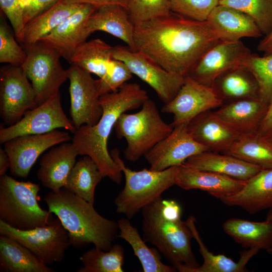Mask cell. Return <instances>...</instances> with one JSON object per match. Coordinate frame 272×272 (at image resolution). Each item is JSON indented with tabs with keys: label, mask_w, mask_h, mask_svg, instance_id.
<instances>
[{
	"label": "cell",
	"mask_w": 272,
	"mask_h": 272,
	"mask_svg": "<svg viewBox=\"0 0 272 272\" xmlns=\"http://www.w3.org/2000/svg\"><path fill=\"white\" fill-rule=\"evenodd\" d=\"M70 3L77 4H88L97 9L106 6L119 5L128 11L127 0H66Z\"/></svg>",
	"instance_id": "cell-45"
},
{
	"label": "cell",
	"mask_w": 272,
	"mask_h": 272,
	"mask_svg": "<svg viewBox=\"0 0 272 272\" xmlns=\"http://www.w3.org/2000/svg\"><path fill=\"white\" fill-rule=\"evenodd\" d=\"M81 5L59 0L25 25L22 43L30 44L40 41L75 12Z\"/></svg>",
	"instance_id": "cell-31"
},
{
	"label": "cell",
	"mask_w": 272,
	"mask_h": 272,
	"mask_svg": "<svg viewBox=\"0 0 272 272\" xmlns=\"http://www.w3.org/2000/svg\"><path fill=\"white\" fill-rule=\"evenodd\" d=\"M44 200L48 211L68 231L74 248L80 249L93 244L108 251L118 237L117 222L102 216L94 205L63 187L57 192H48Z\"/></svg>",
	"instance_id": "cell-4"
},
{
	"label": "cell",
	"mask_w": 272,
	"mask_h": 272,
	"mask_svg": "<svg viewBox=\"0 0 272 272\" xmlns=\"http://www.w3.org/2000/svg\"><path fill=\"white\" fill-rule=\"evenodd\" d=\"M26 53L17 43L6 23L1 19L0 24V62L21 66Z\"/></svg>",
	"instance_id": "cell-41"
},
{
	"label": "cell",
	"mask_w": 272,
	"mask_h": 272,
	"mask_svg": "<svg viewBox=\"0 0 272 272\" xmlns=\"http://www.w3.org/2000/svg\"><path fill=\"white\" fill-rule=\"evenodd\" d=\"M128 12L134 24L170 13L169 0H127Z\"/></svg>",
	"instance_id": "cell-39"
},
{
	"label": "cell",
	"mask_w": 272,
	"mask_h": 272,
	"mask_svg": "<svg viewBox=\"0 0 272 272\" xmlns=\"http://www.w3.org/2000/svg\"><path fill=\"white\" fill-rule=\"evenodd\" d=\"M124 258V249L120 244H113L108 251L95 246L80 256L83 265L77 271L123 272Z\"/></svg>",
	"instance_id": "cell-35"
},
{
	"label": "cell",
	"mask_w": 272,
	"mask_h": 272,
	"mask_svg": "<svg viewBox=\"0 0 272 272\" xmlns=\"http://www.w3.org/2000/svg\"><path fill=\"white\" fill-rule=\"evenodd\" d=\"M246 181L182 164L177 166L175 185L184 190H201L221 199L238 192Z\"/></svg>",
	"instance_id": "cell-19"
},
{
	"label": "cell",
	"mask_w": 272,
	"mask_h": 272,
	"mask_svg": "<svg viewBox=\"0 0 272 272\" xmlns=\"http://www.w3.org/2000/svg\"><path fill=\"white\" fill-rule=\"evenodd\" d=\"M171 12L199 22L207 21L219 0H169Z\"/></svg>",
	"instance_id": "cell-40"
},
{
	"label": "cell",
	"mask_w": 272,
	"mask_h": 272,
	"mask_svg": "<svg viewBox=\"0 0 272 272\" xmlns=\"http://www.w3.org/2000/svg\"><path fill=\"white\" fill-rule=\"evenodd\" d=\"M268 104L259 98L233 101L222 106L215 113L240 134L257 131Z\"/></svg>",
	"instance_id": "cell-26"
},
{
	"label": "cell",
	"mask_w": 272,
	"mask_h": 272,
	"mask_svg": "<svg viewBox=\"0 0 272 272\" xmlns=\"http://www.w3.org/2000/svg\"><path fill=\"white\" fill-rule=\"evenodd\" d=\"M104 178L95 162L83 156L70 172L64 188L94 205L97 185Z\"/></svg>",
	"instance_id": "cell-34"
},
{
	"label": "cell",
	"mask_w": 272,
	"mask_h": 272,
	"mask_svg": "<svg viewBox=\"0 0 272 272\" xmlns=\"http://www.w3.org/2000/svg\"><path fill=\"white\" fill-rule=\"evenodd\" d=\"M225 153L262 169L272 168V144L257 131L241 134Z\"/></svg>",
	"instance_id": "cell-33"
},
{
	"label": "cell",
	"mask_w": 272,
	"mask_h": 272,
	"mask_svg": "<svg viewBox=\"0 0 272 272\" xmlns=\"http://www.w3.org/2000/svg\"><path fill=\"white\" fill-rule=\"evenodd\" d=\"M135 49L165 70L188 75L202 54L221 40L207 21L192 20L172 12L134 24Z\"/></svg>",
	"instance_id": "cell-1"
},
{
	"label": "cell",
	"mask_w": 272,
	"mask_h": 272,
	"mask_svg": "<svg viewBox=\"0 0 272 272\" xmlns=\"http://www.w3.org/2000/svg\"><path fill=\"white\" fill-rule=\"evenodd\" d=\"M71 139L69 132L55 129L44 134L20 135L6 142L4 149L9 158L11 173L27 178L42 153Z\"/></svg>",
	"instance_id": "cell-16"
},
{
	"label": "cell",
	"mask_w": 272,
	"mask_h": 272,
	"mask_svg": "<svg viewBox=\"0 0 272 272\" xmlns=\"http://www.w3.org/2000/svg\"><path fill=\"white\" fill-rule=\"evenodd\" d=\"M188 123L174 127L168 135L144 156L150 169L161 171L179 166L189 157L209 151L192 137L188 130Z\"/></svg>",
	"instance_id": "cell-17"
},
{
	"label": "cell",
	"mask_w": 272,
	"mask_h": 272,
	"mask_svg": "<svg viewBox=\"0 0 272 272\" xmlns=\"http://www.w3.org/2000/svg\"><path fill=\"white\" fill-rule=\"evenodd\" d=\"M113 58L123 61L132 74L148 84L166 104L177 95L185 77L169 72L142 52L128 46H113Z\"/></svg>",
	"instance_id": "cell-10"
},
{
	"label": "cell",
	"mask_w": 272,
	"mask_h": 272,
	"mask_svg": "<svg viewBox=\"0 0 272 272\" xmlns=\"http://www.w3.org/2000/svg\"><path fill=\"white\" fill-rule=\"evenodd\" d=\"M228 206H236L250 214L272 208V168L262 169L246 181L238 192L220 199Z\"/></svg>",
	"instance_id": "cell-22"
},
{
	"label": "cell",
	"mask_w": 272,
	"mask_h": 272,
	"mask_svg": "<svg viewBox=\"0 0 272 272\" xmlns=\"http://www.w3.org/2000/svg\"><path fill=\"white\" fill-rule=\"evenodd\" d=\"M207 21L218 34L221 40L238 41L243 37L257 38L262 34L248 16L221 4L213 9Z\"/></svg>",
	"instance_id": "cell-24"
},
{
	"label": "cell",
	"mask_w": 272,
	"mask_h": 272,
	"mask_svg": "<svg viewBox=\"0 0 272 272\" xmlns=\"http://www.w3.org/2000/svg\"><path fill=\"white\" fill-rule=\"evenodd\" d=\"M1 272H55L16 240L0 235Z\"/></svg>",
	"instance_id": "cell-28"
},
{
	"label": "cell",
	"mask_w": 272,
	"mask_h": 272,
	"mask_svg": "<svg viewBox=\"0 0 272 272\" xmlns=\"http://www.w3.org/2000/svg\"><path fill=\"white\" fill-rule=\"evenodd\" d=\"M0 235L16 240L46 265L61 262L71 245L69 232L57 217L45 226L29 230L15 228L0 220Z\"/></svg>",
	"instance_id": "cell-9"
},
{
	"label": "cell",
	"mask_w": 272,
	"mask_h": 272,
	"mask_svg": "<svg viewBox=\"0 0 272 272\" xmlns=\"http://www.w3.org/2000/svg\"><path fill=\"white\" fill-rule=\"evenodd\" d=\"M219 4L248 16L265 35L272 28V0H219Z\"/></svg>",
	"instance_id": "cell-38"
},
{
	"label": "cell",
	"mask_w": 272,
	"mask_h": 272,
	"mask_svg": "<svg viewBox=\"0 0 272 272\" xmlns=\"http://www.w3.org/2000/svg\"><path fill=\"white\" fill-rule=\"evenodd\" d=\"M22 8L25 25L50 8L59 0H19Z\"/></svg>",
	"instance_id": "cell-44"
},
{
	"label": "cell",
	"mask_w": 272,
	"mask_h": 272,
	"mask_svg": "<svg viewBox=\"0 0 272 272\" xmlns=\"http://www.w3.org/2000/svg\"><path fill=\"white\" fill-rule=\"evenodd\" d=\"M119 233L117 237L126 241L131 247L134 255L139 259L144 272H174L173 265L164 263L162 255L155 248L149 247L139 234L137 228L129 219L122 218L117 221Z\"/></svg>",
	"instance_id": "cell-30"
},
{
	"label": "cell",
	"mask_w": 272,
	"mask_h": 272,
	"mask_svg": "<svg viewBox=\"0 0 272 272\" xmlns=\"http://www.w3.org/2000/svg\"><path fill=\"white\" fill-rule=\"evenodd\" d=\"M40 189L37 183L18 181L6 174L1 176L0 220L21 230L48 224L53 217L38 203Z\"/></svg>",
	"instance_id": "cell-6"
},
{
	"label": "cell",
	"mask_w": 272,
	"mask_h": 272,
	"mask_svg": "<svg viewBox=\"0 0 272 272\" xmlns=\"http://www.w3.org/2000/svg\"><path fill=\"white\" fill-rule=\"evenodd\" d=\"M59 128L73 133L77 130L64 112L59 92L42 104L27 111L14 124L7 127L1 125L0 143L4 144L20 135L44 134Z\"/></svg>",
	"instance_id": "cell-12"
},
{
	"label": "cell",
	"mask_w": 272,
	"mask_h": 272,
	"mask_svg": "<svg viewBox=\"0 0 272 272\" xmlns=\"http://www.w3.org/2000/svg\"><path fill=\"white\" fill-rule=\"evenodd\" d=\"M110 155L125 178L124 186L114 200L116 212L129 220L175 185L177 166L161 171H134L126 167L118 149L112 150Z\"/></svg>",
	"instance_id": "cell-5"
},
{
	"label": "cell",
	"mask_w": 272,
	"mask_h": 272,
	"mask_svg": "<svg viewBox=\"0 0 272 272\" xmlns=\"http://www.w3.org/2000/svg\"><path fill=\"white\" fill-rule=\"evenodd\" d=\"M242 69L253 77L258 86L259 98L268 105L272 97V53L263 56L250 54Z\"/></svg>",
	"instance_id": "cell-37"
},
{
	"label": "cell",
	"mask_w": 272,
	"mask_h": 272,
	"mask_svg": "<svg viewBox=\"0 0 272 272\" xmlns=\"http://www.w3.org/2000/svg\"><path fill=\"white\" fill-rule=\"evenodd\" d=\"M26 58L21 66L31 81L37 96V106L59 92L69 79L68 70L62 66L60 53L42 41L24 45Z\"/></svg>",
	"instance_id": "cell-8"
},
{
	"label": "cell",
	"mask_w": 272,
	"mask_h": 272,
	"mask_svg": "<svg viewBox=\"0 0 272 272\" xmlns=\"http://www.w3.org/2000/svg\"><path fill=\"white\" fill-rule=\"evenodd\" d=\"M264 135L272 144V130Z\"/></svg>",
	"instance_id": "cell-50"
},
{
	"label": "cell",
	"mask_w": 272,
	"mask_h": 272,
	"mask_svg": "<svg viewBox=\"0 0 272 272\" xmlns=\"http://www.w3.org/2000/svg\"><path fill=\"white\" fill-rule=\"evenodd\" d=\"M134 113L121 114L114 128L119 139H125L124 158L135 162L168 135L173 127L160 116L156 103L149 98Z\"/></svg>",
	"instance_id": "cell-7"
},
{
	"label": "cell",
	"mask_w": 272,
	"mask_h": 272,
	"mask_svg": "<svg viewBox=\"0 0 272 272\" xmlns=\"http://www.w3.org/2000/svg\"><path fill=\"white\" fill-rule=\"evenodd\" d=\"M149 98L135 83H125L117 91L100 96L103 112L93 125H83L74 133L72 144L78 154L89 156L104 177L120 184L122 173L108 150V140L120 115L141 107Z\"/></svg>",
	"instance_id": "cell-2"
},
{
	"label": "cell",
	"mask_w": 272,
	"mask_h": 272,
	"mask_svg": "<svg viewBox=\"0 0 272 272\" xmlns=\"http://www.w3.org/2000/svg\"><path fill=\"white\" fill-rule=\"evenodd\" d=\"M113 47L100 39L86 41L74 52L69 62L90 74L104 78L113 58Z\"/></svg>",
	"instance_id": "cell-32"
},
{
	"label": "cell",
	"mask_w": 272,
	"mask_h": 272,
	"mask_svg": "<svg viewBox=\"0 0 272 272\" xmlns=\"http://www.w3.org/2000/svg\"><path fill=\"white\" fill-rule=\"evenodd\" d=\"M222 227L225 232L243 247L266 251L272 247V220L253 222L231 218Z\"/></svg>",
	"instance_id": "cell-27"
},
{
	"label": "cell",
	"mask_w": 272,
	"mask_h": 272,
	"mask_svg": "<svg viewBox=\"0 0 272 272\" xmlns=\"http://www.w3.org/2000/svg\"><path fill=\"white\" fill-rule=\"evenodd\" d=\"M250 54L240 40H220L202 54L187 76L214 87L217 79L225 74L242 69L243 63Z\"/></svg>",
	"instance_id": "cell-13"
},
{
	"label": "cell",
	"mask_w": 272,
	"mask_h": 272,
	"mask_svg": "<svg viewBox=\"0 0 272 272\" xmlns=\"http://www.w3.org/2000/svg\"><path fill=\"white\" fill-rule=\"evenodd\" d=\"M67 70L71 120L77 129L83 125H95L103 112L100 101L99 79L95 80L90 73L73 64Z\"/></svg>",
	"instance_id": "cell-15"
},
{
	"label": "cell",
	"mask_w": 272,
	"mask_h": 272,
	"mask_svg": "<svg viewBox=\"0 0 272 272\" xmlns=\"http://www.w3.org/2000/svg\"><path fill=\"white\" fill-rule=\"evenodd\" d=\"M85 28L88 37L95 31H104L121 40L132 50H135L134 24L128 11L121 6L109 5L97 9L88 18Z\"/></svg>",
	"instance_id": "cell-23"
},
{
	"label": "cell",
	"mask_w": 272,
	"mask_h": 272,
	"mask_svg": "<svg viewBox=\"0 0 272 272\" xmlns=\"http://www.w3.org/2000/svg\"><path fill=\"white\" fill-rule=\"evenodd\" d=\"M183 164L202 170L214 172L243 181H247L262 168L231 155L208 151L192 156Z\"/></svg>",
	"instance_id": "cell-25"
},
{
	"label": "cell",
	"mask_w": 272,
	"mask_h": 272,
	"mask_svg": "<svg viewBox=\"0 0 272 272\" xmlns=\"http://www.w3.org/2000/svg\"><path fill=\"white\" fill-rule=\"evenodd\" d=\"M187 128L195 141L218 153H226L241 134L210 110L192 119Z\"/></svg>",
	"instance_id": "cell-20"
},
{
	"label": "cell",
	"mask_w": 272,
	"mask_h": 272,
	"mask_svg": "<svg viewBox=\"0 0 272 272\" xmlns=\"http://www.w3.org/2000/svg\"><path fill=\"white\" fill-rule=\"evenodd\" d=\"M37 107V96L22 68L8 64L0 69V115L10 126Z\"/></svg>",
	"instance_id": "cell-11"
},
{
	"label": "cell",
	"mask_w": 272,
	"mask_h": 272,
	"mask_svg": "<svg viewBox=\"0 0 272 272\" xmlns=\"http://www.w3.org/2000/svg\"><path fill=\"white\" fill-rule=\"evenodd\" d=\"M10 167V160L5 149H0V176L6 174Z\"/></svg>",
	"instance_id": "cell-48"
},
{
	"label": "cell",
	"mask_w": 272,
	"mask_h": 272,
	"mask_svg": "<svg viewBox=\"0 0 272 272\" xmlns=\"http://www.w3.org/2000/svg\"><path fill=\"white\" fill-rule=\"evenodd\" d=\"M258 49L265 54L272 53V28L270 32L262 39L258 45Z\"/></svg>",
	"instance_id": "cell-47"
},
{
	"label": "cell",
	"mask_w": 272,
	"mask_h": 272,
	"mask_svg": "<svg viewBox=\"0 0 272 272\" xmlns=\"http://www.w3.org/2000/svg\"><path fill=\"white\" fill-rule=\"evenodd\" d=\"M272 130V97L268 103L265 114L261 120L257 131L265 135Z\"/></svg>",
	"instance_id": "cell-46"
},
{
	"label": "cell",
	"mask_w": 272,
	"mask_h": 272,
	"mask_svg": "<svg viewBox=\"0 0 272 272\" xmlns=\"http://www.w3.org/2000/svg\"><path fill=\"white\" fill-rule=\"evenodd\" d=\"M142 237L180 272H191L199 264L192 252L193 234L181 220V208L162 196L142 210Z\"/></svg>",
	"instance_id": "cell-3"
},
{
	"label": "cell",
	"mask_w": 272,
	"mask_h": 272,
	"mask_svg": "<svg viewBox=\"0 0 272 272\" xmlns=\"http://www.w3.org/2000/svg\"><path fill=\"white\" fill-rule=\"evenodd\" d=\"M245 72L243 69H237L221 76L218 93L223 100L224 98L235 101L259 98L258 86L255 80L252 75L249 76Z\"/></svg>",
	"instance_id": "cell-36"
},
{
	"label": "cell",
	"mask_w": 272,
	"mask_h": 272,
	"mask_svg": "<svg viewBox=\"0 0 272 272\" xmlns=\"http://www.w3.org/2000/svg\"><path fill=\"white\" fill-rule=\"evenodd\" d=\"M193 234V238L199 246V251L203 262L201 266L193 269L191 272H245L249 260L256 254L259 249L254 248L240 252V258L236 262L224 254H214L209 251L199 235L195 226V219L189 216L186 220Z\"/></svg>",
	"instance_id": "cell-29"
},
{
	"label": "cell",
	"mask_w": 272,
	"mask_h": 272,
	"mask_svg": "<svg viewBox=\"0 0 272 272\" xmlns=\"http://www.w3.org/2000/svg\"><path fill=\"white\" fill-rule=\"evenodd\" d=\"M132 74L122 61L113 59L110 63L106 76L99 79V93L100 96L117 91L121 86L132 77Z\"/></svg>",
	"instance_id": "cell-42"
},
{
	"label": "cell",
	"mask_w": 272,
	"mask_h": 272,
	"mask_svg": "<svg viewBox=\"0 0 272 272\" xmlns=\"http://www.w3.org/2000/svg\"><path fill=\"white\" fill-rule=\"evenodd\" d=\"M223 99L214 87L200 83L189 76L175 97L164 104L163 113L173 115V127L189 123L197 115L221 106Z\"/></svg>",
	"instance_id": "cell-14"
},
{
	"label": "cell",
	"mask_w": 272,
	"mask_h": 272,
	"mask_svg": "<svg viewBox=\"0 0 272 272\" xmlns=\"http://www.w3.org/2000/svg\"><path fill=\"white\" fill-rule=\"evenodd\" d=\"M0 6L1 10L11 24L16 39L19 43H23L25 24L19 1L0 0Z\"/></svg>",
	"instance_id": "cell-43"
},
{
	"label": "cell",
	"mask_w": 272,
	"mask_h": 272,
	"mask_svg": "<svg viewBox=\"0 0 272 272\" xmlns=\"http://www.w3.org/2000/svg\"><path fill=\"white\" fill-rule=\"evenodd\" d=\"M78 155L72 143L64 142L52 147L40 160L38 179L44 187L58 191L64 186Z\"/></svg>",
	"instance_id": "cell-21"
},
{
	"label": "cell",
	"mask_w": 272,
	"mask_h": 272,
	"mask_svg": "<svg viewBox=\"0 0 272 272\" xmlns=\"http://www.w3.org/2000/svg\"><path fill=\"white\" fill-rule=\"evenodd\" d=\"M265 220H272V208L269 209L266 214ZM266 251L269 254L272 255V247Z\"/></svg>",
	"instance_id": "cell-49"
},
{
	"label": "cell",
	"mask_w": 272,
	"mask_h": 272,
	"mask_svg": "<svg viewBox=\"0 0 272 272\" xmlns=\"http://www.w3.org/2000/svg\"><path fill=\"white\" fill-rule=\"evenodd\" d=\"M97 9L90 5L82 4L40 41L56 49L61 57L69 61L76 50L86 41L88 36L85 31L86 22Z\"/></svg>",
	"instance_id": "cell-18"
}]
</instances>
